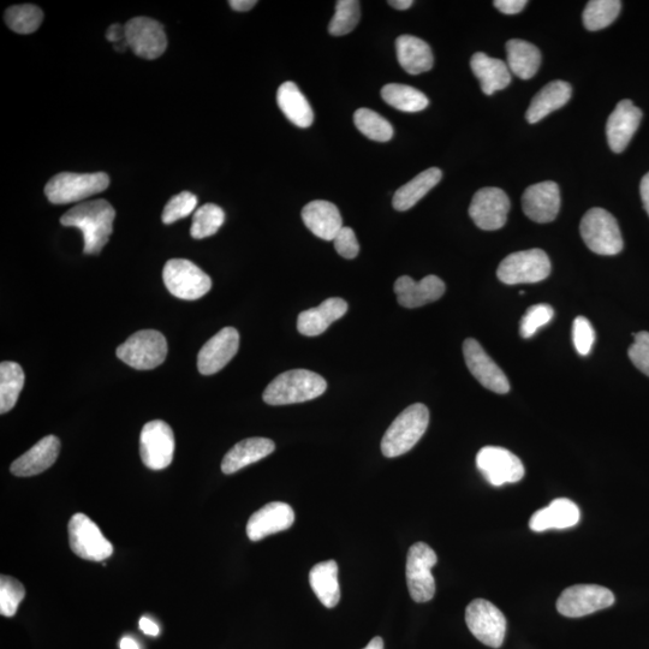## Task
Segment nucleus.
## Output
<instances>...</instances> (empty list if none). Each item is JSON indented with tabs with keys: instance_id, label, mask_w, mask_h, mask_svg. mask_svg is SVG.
Instances as JSON below:
<instances>
[{
	"instance_id": "obj_1",
	"label": "nucleus",
	"mask_w": 649,
	"mask_h": 649,
	"mask_svg": "<svg viewBox=\"0 0 649 649\" xmlns=\"http://www.w3.org/2000/svg\"><path fill=\"white\" fill-rule=\"evenodd\" d=\"M116 211L106 200H93L77 205L61 218V224L67 228L82 231L85 247L83 252L97 255L109 242L113 231V220Z\"/></svg>"
},
{
	"instance_id": "obj_2",
	"label": "nucleus",
	"mask_w": 649,
	"mask_h": 649,
	"mask_svg": "<svg viewBox=\"0 0 649 649\" xmlns=\"http://www.w3.org/2000/svg\"><path fill=\"white\" fill-rule=\"evenodd\" d=\"M326 380L307 369L279 374L264 391V401L270 406H288L315 400L325 394Z\"/></svg>"
},
{
	"instance_id": "obj_3",
	"label": "nucleus",
	"mask_w": 649,
	"mask_h": 649,
	"mask_svg": "<svg viewBox=\"0 0 649 649\" xmlns=\"http://www.w3.org/2000/svg\"><path fill=\"white\" fill-rule=\"evenodd\" d=\"M430 425V412L425 404L408 407L392 422L381 440V451L387 458L407 454L424 437Z\"/></svg>"
},
{
	"instance_id": "obj_4",
	"label": "nucleus",
	"mask_w": 649,
	"mask_h": 649,
	"mask_svg": "<svg viewBox=\"0 0 649 649\" xmlns=\"http://www.w3.org/2000/svg\"><path fill=\"white\" fill-rule=\"evenodd\" d=\"M109 186L110 177L104 172H95V174L62 172L52 177L46 184L45 194L52 204L67 205L103 193Z\"/></svg>"
},
{
	"instance_id": "obj_5",
	"label": "nucleus",
	"mask_w": 649,
	"mask_h": 649,
	"mask_svg": "<svg viewBox=\"0 0 649 649\" xmlns=\"http://www.w3.org/2000/svg\"><path fill=\"white\" fill-rule=\"evenodd\" d=\"M580 231L582 240L595 254L611 256L623 250V237L617 220L604 208L589 210L581 220Z\"/></svg>"
},
{
	"instance_id": "obj_6",
	"label": "nucleus",
	"mask_w": 649,
	"mask_h": 649,
	"mask_svg": "<svg viewBox=\"0 0 649 649\" xmlns=\"http://www.w3.org/2000/svg\"><path fill=\"white\" fill-rule=\"evenodd\" d=\"M168 356V342L163 333L144 330L134 333L117 349L119 360L138 371H150L162 365Z\"/></svg>"
},
{
	"instance_id": "obj_7",
	"label": "nucleus",
	"mask_w": 649,
	"mask_h": 649,
	"mask_svg": "<svg viewBox=\"0 0 649 649\" xmlns=\"http://www.w3.org/2000/svg\"><path fill=\"white\" fill-rule=\"evenodd\" d=\"M551 273L549 256L541 249L512 253L500 263L497 277L508 285L534 284L545 281Z\"/></svg>"
},
{
	"instance_id": "obj_8",
	"label": "nucleus",
	"mask_w": 649,
	"mask_h": 649,
	"mask_svg": "<svg viewBox=\"0 0 649 649\" xmlns=\"http://www.w3.org/2000/svg\"><path fill=\"white\" fill-rule=\"evenodd\" d=\"M163 279L166 289L181 300L201 299L212 288L210 276L186 259L168 261L164 267Z\"/></svg>"
},
{
	"instance_id": "obj_9",
	"label": "nucleus",
	"mask_w": 649,
	"mask_h": 649,
	"mask_svg": "<svg viewBox=\"0 0 649 649\" xmlns=\"http://www.w3.org/2000/svg\"><path fill=\"white\" fill-rule=\"evenodd\" d=\"M437 562V553L427 544L418 543L410 547L406 573L410 597L415 603H427L436 594L432 568Z\"/></svg>"
},
{
	"instance_id": "obj_10",
	"label": "nucleus",
	"mask_w": 649,
	"mask_h": 649,
	"mask_svg": "<svg viewBox=\"0 0 649 649\" xmlns=\"http://www.w3.org/2000/svg\"><path fill=\"white\" fill-rule=\"evenodd\" d=\"M466 622L470 633L484 645L500 648L503 645L508 622L496 605L484 599H475L467 606Z\"/></svg>"
},
{
	"instance_id": "obj_11",
	"label": "nucleus",
	"mask_w": 649,
	"mask_h": 649,
	"mask_svg": "<svg viewBox=\"0 0 649 649\" xmlns=\"http://www.w3.org/2000/svg\"><path fill=\"white\" fill-rule=\"evenodd\" d=\"M70 549L87 561L103 562L112 556L113 546L100 528L85 514H76L69 522Z\"/></svg>"
},
{
	"instance_id": "obj_12",
	"label": "nucleus",
	"mask_w": 649,
	"mask_h": 649,
	"mask_svg": "<svg viewBox=\"0 0 649 649\" xmlns=\"http://www.w3.org/2000/svg\"><path fill=\"white\" fill-rule=\"evenodd\" d=\"M616 598L610 589L599 585L571 586L557 600V610L562 616L580 618L607 609Z\"/></svg>"
},
{
	"instance_id": "obj_13",
	"label": "nucleus",
	"mask_w": 649,
	"mask_h": 649,
	"mask_svg": "<svg viewBox=\"0 0 649 649\" xmlns=\"http://www.w3.org/2000/svg\"><path fill=\"white\" fill-rule=\"evenodd\" d=\"M175 436L172 428L162 420L147 422L140 436L141 460L147 468L163 470L174 460Z\"/></svg>"
},
{
	"instance_id": "obj_14",
	"label": "nucleus",
	"mask_w": 649,
	"mask_h": 649,
	"mask_svg": "<svg viewBox=\"0 0 649 649\" xmlns=\"http://www.w3.org/2000/svg\"><path fill=\"white\" fill-rule=\"evenodd\" d=\"M476 466L492 486L515 484L525 476L522 461L511 451L499 446H485L476 456Z\"/></svg>"
},
{
	"instance_id": "obj_15",
	"label": "nucleus",
	"mask_w": 649,
	"mask_h": 649,
	"mask_svg": "<svg viewBox=\"0 0 649 649\" xmlns=\"http://www.w3.org/2000/svg\"><path fill=\"white\" fill-rule=\"evenodd\" d=\"M509 196L499 188H482L474 195L469 216L478 228L486 231L502 229L508 222Z\"/></svg>"
},
{
	"instance_id": "obj_16",
	"label": "nucleus",
	"mask_w": 649,
	"mask_h": 649,
	"mask_svg": "<svg viewBox=\"0 0 649 649\" xmlns=\"http://www.w3.org/2000/svg\"><path fill=\"white\" fill-rule=\"evenodd\" d=\"M125 39L136 56L157 59L168 47L162 23L148 17H135L125 25Z\"/></svg>"
},
{
	"instance_id": "obj_17",
	"label": "nucleus",
	"mask_w": 649,
	"mask_h": 649,
	"mask_svg": "<svg viewBox=\"0 0 649 649\" xmlns=\"http://www.w3.org/2000/svg\"><path fill=\"white\" fill-rule=\"evenodd\" d=\"M463 355L470 373L482 386L499 395L508 394L510 391L508 377L478 341L473 338L466 339L463 343Z\"/></svg>"
},
{
	"instance_id": "obj_18",
	"label": "nucleus",
	"mask_w": 649,
	"mask_h": 649,
	"mask_svg": "<svg viewBox=\"0 0 649 649\" xmlns=\"http://www.w3.org/2000/svg\"><path fill=\"white\" fill-rule=\"evenodd\" d=\"M240 347V333L234 327H225L213 336L198 356L199 372L204 375L216 374L228 365Z\"/></svg>"
},
{
	"instance_id": "obj_19",
	"label": "nucleus",
	"mask_w": 649,
	"mask_h": 649,
	"mask_svg": "<svg viewBox=\"0 0 649 649\" xmlns=\"http://www.w3.org/2000/svg\"><path fill=\"white\" fill-rule=\"evenodd\" d=\"M523 212L533 222L551 223L561 208V193L556 182L547 181L528 187L522 196Z\"/></svg>"
},
{
	"instance_id": "obj_20",
	"label": "nucleus",
	"mask_w": 649,
	"mask_h": 649,
	"mask_svg": "<svg viewBox=\"0 0 649 649\" xmlns=\"http://www.w3.org/2000/svg\"><path fill=\"white\" fill-rule=\"evenodd\" d=\"M295 512L287 503L273 502L263 506L249 518V540L260 541L272 534L288 531L294 525Z\"/></svg>"
},
{
	"instance_id": "obj_21",
	"label": "nucleus",
	"mask_w": 649,
	"mask_h": 649,
	"mask_svg": "<svg viewBox=\"0 0 649 649\" xmlns=\"http://www.w3.org/2000/svg\"><path fill=\"white\" fill-rule=\"evenodd\" d=\"M642 111L631 100L619 101L606 124L607 141L611 150L622 153L639 129Z\"/></svg>"
},
{
	"instance_id": "obj_22",
	"label": "nucleus",
	"mask_w": 649,
	"mask_h": 649,
	"mask_svg": "<svg viewBox=\"0 0 649 649\" xmlns=\"http://www.w3.org/2000/svg\"><path fill=\"white\" fill-rule=\"evenodd\" d=\"M445 289L442 279L433 275L421 279L420 282L402 276L397 279L394 287L398 303L410 309L426 306L427 303L442 299Z\"/></svg>"
},
{
	"instance_id": "obj_23",
	"label": "nucleus",
	"mask_w": 649,
	"mask_h": 649,
	"mask_svg": "<svg viewBox=\"0 0 649 649\" xmlns=\"http://www.w3.org/2000/svg\"><path fill=\"white\" fill-rule=\"evenodd\" d=\"M302 220L312 234L325 241L335 240L343 228L341 212L325 200H315L303 207Z\"/></svg>"
},
{
	"instance_id": "obj_24",
	"label": "nucleus",
	"mask_w": 649,
	"mask_h": 649,
	"mask_svg": "<svg viewBox=\"0 0 649 649\" xmlns=\"http://www.w3.org/2000/svg\"><path fill=\"white\" fill-rule=\"evenodd\" d=\"M59 451H61V440L55 436H47L11 464V473L25 478L44 473L55 464Z\"/></svg>"
},
{
	"instance_id": "obj_25",
	"label": "nucleus",
	"mask_w": 649,
	"mask_h": 649,
	"mask_svg": "<svg viewBox=\"0 0 649 649\" xmlns=\"http://www.w3.org/2000/svg\"><path fill=\"white\" fill-rule=\"evenodd\" d=\"M348 312V303L339 297L327 299L320 306L302 312L297 319V330L303 336L315 337L329 329Z\"/></svg>"
},
{
	"instance_id": "obj_26",
	"label": "nucleus",
	"mask_w": 649,
	"mask_h": 649,
	"mask_svg": "<svg viewBox=\"0 0 649 649\" xmlns=\"http://www.w3.org/2000/svg\"><path fill=\"white\" fill-rule=\"evenodd\" d=\"M580 521V509L567 498H559L532 516L529 527L533 532H545L549 529H567Z\"/></svg>"
},
{
	"instance_id": "obj_27",
	"label": "nucleus",
	"mask_w": 649,
	"mask_h": 649,
	"mask_svg": "<svg viewBox=\"0 0 649 649\" xmlns=\"http://www.w3.org/2000/svg\"><path fill=\"white\" fill-rule=\"evenodd\" d=\"M276 444L267 438H248L237 443L223 458L222 470L226 475L250 466L270 456Z\"/></svg>"
},
{
	"instance_id": "obj_28",
	"label": "nucleus",
	"mask_w": 649,
	"mask_h": 649,
	"mask_svg": "<svg viewBox=\"0 0 649 649\" xmlns=\"http://www.w3.org/2000/svg\"><path fill=\"white\" fill-rule=\"evenodd\" d=\"M473 73L486 95L502 91L510 85L511 73L508 64L500 59L487 56L484 52L475 53L470 61Z\"/></svg>"
},
{
	"instance_id": "obj_29",
	"label": "nucleus",
	"mask_w": 649,
	"mask_h": 649,
	"mask_svg": "<svg viewBox=\"0 0 649 649\" xmlns=\"http://www.w3.org/2000/svg\"><path fill=\"white\" fill-rule=\"evenodd\" d=\"M396 51L398 62L410 75L426 73L433 68L434 58L431 47L420 38L401 35L396 40Z\"/></svg>"
},
{
	"instance_id": "obj_30",
	"label": "nucleus",
	"mask_w": 649,
	"mask_h": 649,
	"mask_svg": "<svg viewBox=\"0 0 649 649\" xmlns=\"http://www.w3.org/2000/svg\"><path fill=\"white\" fill-rule=\"evenodd\" d=\"M571 94H573V88L568 82H550L533 98L526 113L527 121L531 124L538 123L553 111L562 109L568 104Z\"/></svg>"
},
{
	"instance_id": "obj_31",
	"label": "nucleus",
	"mask_w": 649,
	"mask_h": 649,
	"mask_svg": "<svg viewBox=\"0 0 649 649\" xmlns=\"http://www.w3.org/2000/svg\"><path fill=\"white\" fill-rule=\"evenodd\" d=\"M277 103L284 116L299 128H309L314 122V112L307 98L294 82H284L277 92Z\"/></svg>"
},
{
	"instance_id": "obj_32",
	"label": "nucleus",
	"mask_w": 649,
	"mask_h": 649,
	"mask_svg": "<svg viewBox=\"0 0 649 649\" xmlns=\"http://www.w3.org/2000/svg\"><path fill=\"white\" fill-rule=\"evenodd\" d=\"M309 583L320 603L327 609H333L341 600V587L338 582V564L336 561L321 562L309 573Z\"/></svg>"
},
{
	"instance_id": "obj_33",
	"label": "nucleus",
	"mask_w": 649,
	"mask_h": 649,
	"mask_svg": "<svg viewBox=\"0 0 649 649\" xmlns=\"http://www.w3.org/2000/svg\"><path fill=\"white\" fill-rule=\"evenodd\" d=\"M443 172L438 168L427 169L412 181L404 184L394 195L392 205L397 211H408L442 181Z\"/></svg>"
},
{
	"instance_id": "obj_34",
	"label": "nucleus",
	"mask_w": 649,
	"mask_h": 649,
	"mask_svg": "<svg viewBox=\"0 0 649 649\" xmlns=\"http://www.w3.org/2000/svg\"><path fill=\"white\" fill-rule=\"evenodd\" d=\"M508 52V67L522 80H529L538 73L541 63V53L537 46L528 41L514 39L506 43Z\"/></svg>"
},
{
	"instance_id": "obj_35",
	"label": "nucleus",
	"mask_w": 649,
	"mask_h": 649,
	"mask_svg": "<svg viewBox=\"0 0 649 649\" xmlns=\"http://www.w3.org/2000/svg\"><path fill=\"white\" fill-rule=\"evenodd\" d=\"M25 372L19 363L4 361L0 365V413L7 414L16 406L25 386Z\"/></svg>"
},
{
	"instance_id": "obj_36",
	"label": "nucleus",
	"mask_w": 649,
	"mask_h": 649,
	"mask_svg": "<svg viewBox=\"0 0 649 649\" xmlns=\"http://www.w3.org/2000/svg\"><path fill=\"white\" fill-rule=\"evenodd\" d=\"M381 98L386 104L402 112H420L430 105V100L419 89L400 83L386 85L381 89Z\"/></svg>"
},
{
	"instance_id": "obj_37",
	"label": "nucleus",
	"mask_w": 649,
	"mask_h": 649,
	"mask_svg": "<svg viewBox=\"0 0 649 649\" xmlns=\"http://www.w3.org/2000/svg\"><path fill=\"white\" fill-rule=\"evenodd\" d=\"M621 9L619 0H591L583 11V23L588 31H600L615 22Z\"/></svg>"
},
{
	"instance_id": "obj_38",
	"label": "nucleus",
	"mask_w": 649,
	"mask_h": 649,
	"mask_svg": "<svg viewBox=\"0 0 649 649\" xmlns=\"http://www.w3.org/2000/svg\"><path fill=\"white\" fill-rule=\"evenodd\" d=\"M354 123L359 132L369 140L387 142L394 136V128L390 122L373 110H357L354 115Z\"/></svg>"
},
{
	"instance_id": "obj_39",
	"label": "nucleus",
	"mask_w": 649,
	"mask_h": 649,
	"mask_svg": "<svg viewBox=\"0 0 649 649\" xmlns=\"http://www.w3.org/2000/svg\"><path fill=\"white\" fill-rule=\"evenodd\" d=\"M4 20L11 31L32 34L38 31L44 20L43 11L32 4L14 5L5 11Z\"/></svg>"
},
{
	"instance_id": "obj_40",
	"label": "nucleus",
	"mask_w": 649,
	"mask_h": 649,
	"mask_svg": "<svg viewBox=\"0 0 649 649\" xmlns=\"http://www.w3.org/2000/svg\"><path fill=\"white\" fill-rule=\"evenodd\" d=\"M225 222V212L217 205L207 204L198 208L193 217L190 235L195 240L216 235Z\"/></svg>"
},
{
	"instance_id": "obj_41",
	"label": "nucleus",
	"mask_w": 649,
	"mask_h": 649,
	"mask_svg": "<svg viewBox=\"0 0 649 649\" xmlns=\"http://www.w3.org/2000/svg\"><path fill=\"white\" fill-rule=\"evenodd\" d=\"M361 19L360 2L357 0H339L336 4V13L329 25V32L333 37H343L353 32Z\"/></svg>"
},
{
	"instance_id": "obj_42",
	"label": "nucleus",
	"mask_w": 649,
	"mask_h": 649,
	"mask_svg": "<svg viewBox=\"0 0 649 649\" xmlns=\"http://www.w3.org/2000/svg\"><path fill=\"white\" fill-rule=\"evenodd\" d=\"M25 597L26 589L19 580L7 575L0 577V613L2 616H15Z\"/></svg>"
},
{
	"instance_id": "obj_43",
	"label": "nucleus",
	"mask_w": 649,
	"mask_h": 649,
	"mask_svg": "<svg viewBox=\"0 0 649 649\" xmlns=\"http://www.w3.org/2000/svg\"><path fill=\"white\" fill-rule=\"evenodd\" d=\"M198 198L190 192H182L166 204L162 219L166 225L174 224L177 220L187 218L196 210Z\"/></svg>"
},
{
	"instance_id": "obj_44",
	"label": "nucleus",
	"mask_w": 649,
	"mask_h": 649,
	"mask_svg": "<svg viewBox=\"0 0 649 649\" xmlns=\"http://www.w3.org/2000/svg\"><path fill=\"white\" fill-rule=\"evenodd\" d=\"M553 317H555V311L550 305L540 303V305L532 306L521 320V337L526 339L533 337L541 327L549 324Z\"/></svg>"
},
{
	"instance_id": "obj_45",
	"label": "nucleus",
	"mask_w": 649,
	"mask_h": 649,
	"mask_svg": "<svg viewBox=\"0 0 649 649\" xmlns=\"http://www.w3.org/2000/svg\"><path fill=\"white\" fill-rule=\"evenodd\" d=\"M573 341L577 353L581 356H587L591 353L595 332L589 320L585 317H577L573 325Z\"/></svg>"
},
{
	"instance_id": "obj_46",
	"label": "nucleus",
	"mask_w": 649,
	"mask_h": 649,
	"mask_svg": "<svg viewBox=\"0 0 649 649\" xmlns=\"http://www.w3.org/2000/svg\"><path fill=\"white\" fill-rule=\"evenodd\" d=\"M635 342L629 348V359L633 365L649 377V332L642 331L634 336Z\"/></svg>"
},
{
	"instance_id": "obj_47",
	"label": "nucleus",
	"mask_w": 649,
	"mask_h": 649,
	"mask_svg": "<svg viewBox=\"0 0 649 649\" xmlns=\"http://www.w3.org/2000/svg\"><path fill=\"white\" fill-rule=\"evenodd\" d=\"M333 243H335L337 253L345 259H355L359 255V241H357L354 230L347 226H343L342 230L338 232Z\"/></svg>"
},
{
	"instance_id": "obj_48",
	"label": "nucleus",
	"mask_w": 649,
	"mask_h": 649,
	"mask_svg": "<svg viewBox=\"0 0 649 649\" xmlns=\"http://www.w3.org/2000/svg\"><path fill=\"white\" fill-rule=\"evenodd\" d=\"M493 4L500 13L505 15H515L521 13L528 3L526 0H496Z\"/></svg>"
},
{
	"instance_id": "obj_49",
	"label": "nucleus",
	"mask_w": 649,
	"mask_h": 649,
	"mask_svg": "<svg viewBox=\"0 0 649 649\" xmlns=\"http://www.w3.org/2000/svg\"><path fill=\"white\" fill-rule=\"evenodd\" d=\"M106 38L111 44L116 45L125 41V26L112 25L106 32Z\"/></svg>"
},
{
	"instance_id": "obj_50",
	"label": "nucleus",
	"mask_w": 649,
	"mask_h": 649,
	"mask_svg": "<svg viewBox=\"0 0 649 649\" xmlns=\"http://www.w3.org/2000/svg\"><path fill=\"white\" fill-rule=\"evenodd\" d=\"M140 629L148 636H158L160 633L159 625L152 621L151 618L142 617L140 619Z\"/></svg>"
},
{
	"instance_id": "obj_51",
	"label": "nucleus",
	"mask_w": 649,
	"mask_h": 649,
	"mask_svg": "<svg viewBox=\"0 0 649 649\" xmlns=\"http://www.w3.org/2000/svg\"><path fill=\"white\" fill-rule=\"evenodd\" d=\"M256 4H258L256 0H230L229 2V5L232 9L241 11V13H244V11L252 10Z\"/></svg>"
},
{
	"instance_id": "obj_52",
	"label": "nucleus",
	"mask_w": 649,
	"mask_h": 649,
	"mask_svg": "<svg viewBox=\"0 0 649 649\" xmlns=\"http://www.w3.org/2000/svg\"><path fill=\"white\" fill-rule=\"evenodd\" d=\"M640 193L643 206H645V210L649 216V172L645 177L642 178Z\"/></svg>"
},
{
	"instance_id": "obj_53",
	"label": "nucleus",
	"mask_w": 649,
	"mask_h": 649,
	"mask_svg": "<svg viewBox=\"0 0 649 649\" xmlns=\"http://www.w3.org/2000/svg\"><path fill=\"white\" fill-rule=\"evenodd\" d=\"M413 4V0H391V2H389V5L397 10H407L412 8Z\"/></svg>"
},
{
	"instance_id": "obj_54",
	"label": "nucleus",
	"mask_w": 649,
	"mask_h": 649,
	"mask_svg": "<svg viewBox=\"0 0 649 649\" xmlns=\"http://www.w3.org/2000/svg\"><path fill=\"white\" fill-rule=\"evenodd\" d=\"M119 647H121V649H140L139 643L136 642L133 637L129 636L123 637L121 642H119Z\"/></svg>"
},
{
	"instance_id": "obj_55",
	"label": "nucleus",
	"mask_w": 649,
	"mask_h": 649,
	"mask_svg": "<svg viewBox=\"0 0 649 649\" xmlns=\"http://www.w3.org/2000/svg\"><path fill=\"white\" fill-rule=\"evenodd\" d=\"M363 649H384V641L379 636L374 637V639L368 643L366 648Z\"/></svg>"
}]
</instances>
